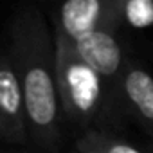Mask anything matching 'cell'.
Instances as JSON below:
<instances>
[{
    "mask_svg": "<svg viewBox=\"0 0 153 153\" xmlns=\"http://www.w3.org/2000/svg\"><path fill=\"white\" fill-rule=\"evenodd\" d=\"M4 40L15 58L24 90L29 153H65L67 126L58 90L56 42L49 16L36 2L22 0L6 24Z\"/></svg>",
    "mask_w": 153,
    "mask_h": 153,
    "instance_id": "1",
    "label": "cell"
},
{
    "mask_svg": "<svg viewBox=\"0 0 153 153\" xmlns=\"http://www.w3.org/2000/svg\"><path fill=\"white\" fill-rule=\"evenodd\" d=\"M54 42L65 126L76 130L78 135L90 130L117 133L126 119L117 88L94 70L61 34L54 33Z\"/></svg>",
    "mask_w": 153,
    "mask_h": 153,
    "instance_id": "2",
    "label": "cell"
},
{
    "mask_svg": "<svg viewBox=\"0 0 153 153\" xmlns=\"http://www.w3.org/2000/svg\"><path fill=\"white\" fill-rule=\"evenodd\" d=\"M0 146L31 149L24 90L6 40L0 42Z\"/></svg>",
    "mask_w": 153,
    "mask_h": 153,
    "instance_id": "3",
    "label": "cell"
},
{
    "mask_svg": "<svg viewBox=\"0 0 153 153\" xmlns=\"http://www.w3.org/2000/svg\"><path fill=\"white\" fill-rule=\"evenodd\" d=\"M121 6V0H59L49 22L54 33L74 43L96 31H112Z\"/></svg>",
    "mask_w": 153,
    "mask_h": 153,
    "instance_id": "4",
    "label": "cell"
},
{
    "mask_svg": "<svg viewBox=\"0 0 153 153\" xmlns=\"http://www.w3.org/2000/svg\"><path fill=\"white\" fill-rule=\"evenodd\" d=\"M117 92L124 117L135 121L153 140V76L139 65L126 63Z\"/></svg>",
    "mask_w": 153,
    "mask_h": 153,
    "instance_id": "5",
    "label": "cell"
},
{
    "mask_svg": "<svg viewBox=\"0 0 153 153\" xmlns=\"http://www.w3.org/2000/svg\"><path fill=\"white\" fill-rule=\"evenodd\" d=\"M70 45L108 83L115 88L119 87V79L128 61L124 59V52L114 36V31H96L81 36Z\"/></svg>",
    "mask_w": 153,
    "mask_h": 153,
    "instance_id": "6",
    "label": "cell"
},
{
    "mask_svg": "<svg viewBox=\"0 0 153 153\" xmlns=\"http://www.w3.org/2000/svg\"><path fill=\"white\" fill-rule=\"evenodd\" d=\"M72 148L79 153H149L135 144L124 140L117 133L90 130L81 135H76Z\"/></svg>",
    "mask_w": 153,
    "mask_h": 153,
    "instance_id": "7",
    "label": "cell"
},
{
    "mask_svg": "<svg viewBox=\"0 0 153 153\" xmlns=\"http://www.w3.org/2000/svg\"><path fill=\"white\" fill-rule=\"evenodd\" d=\"M121 11L133 27L153 25V0H126Z\"/></svg>",
    "mask_w": 153,
    "mask_h": 153,
    "instance_id": "8",
    "label": "cell"
},
{
    "mask_svg": "<svg viewBox=\"0 0 153 153\" xmlns=\"http://www.w3.org/2000/svg\"><path fill=\"white\" fill-rule=\"evenodd\" d=\"M0 153H29L27 149H15V148H4L0 146Z\"/></svg>",
    "mask_w": 153,
    "mask_h": 153,
    "instance_id": "9",
    "label": "cell"
},
{
    "mask_svg": "<svg viewBox=\"0 0 153 153\" xmlns=\"http://www.w3.org/2000/svg\"><path fill=\"white\" fill-rule=\"evenodd\" d=\"M65 153H79V151H76L74 148H70V149H68V151H65Z\"/></svg>",
    "mask_w": 153,
    "mask_h": 153,
    "instance_id": "10",
    "label": "cell"
},
{
    "mask_svg": "<svg viewBox=\"0 0 153 153\" xmlns=\"http://www.w3.org/2000/svg\"><path fill=\"white\" fill-rule=\"evenodd\" d=\"M148 151H149V153H153V146H149V148H148Z\"/></svg>",
    "mask_w": 153,
    "mask_h": 153,
    "instance_id": "11",
    "label": "cell"
}]
</instances>
